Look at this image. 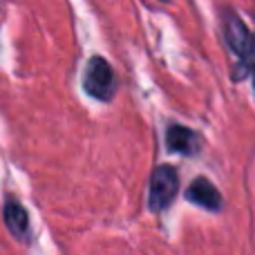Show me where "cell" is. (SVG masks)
<instances>
[{
    "mask_svg": "<svg viewBox=\"0 0 255 255\" xmlns=\"http://www.w3.org/2000/svg\"><path fill=\"white\" fill-rule=\"evenodd\" d=\"M83 88L90 97L99 99V101H110L112 99V94H115V72H112L110 63L106 58H90L88 67H85Z\"/></svg>",
    "mask_w": 255,
    "mask_h": 255,
    "instance_id": "obj_1",
    "label": "cell"
},
{
    "mask_svg": "<svg viewBox=\"0 0 255 255\" xmlns=\"http://www.w3.org/2000/svg\"><path fill=\"white\" fill-rule=\"evenodd\" d=\"M177 188H179L177 172L170 166H159L150 177V208L157 213L168 208L170 202L175 199Z\"/></svg>",
    "mask_w": 255,
    "mask_h": 255,
    "instance_id": "obj_2",
    "label": "cell"
},
{
    "mask_svg": "<svg viewBox=\"0 0 255 255\" xmlns=\"http://www.w3.org/2000/svg\"><path fill=\"white\" fill-rule=\"evenodd\" d=\"M188 199L197 206H204L208 211H220L222 208V197L217 188L206 179H195L193 186L188 188Z\"/></svg>",
    "mask_w": 255,
    "mask_h": 255,
    "instance_id": "obj_5",
    "label": "cell"
},
{
    "mask_svg": "<svg viewBox=\"0 0 255 255\" xmlns=\"http://www.w3.org/2000/svg\"><path fill=\"white\" fill-rule=\"evenodd\" d=\"M166 143L172 152H179V154H195L199 148V139L193 130L188 128H181V126H172L166 134Z\"/></svg>",
    "mask_w": 255,
    "mask_h": 255,
    "instance_id": "obj_6",
    "label": "cell"
},
{
    "mask_svg": "<svg viewBox=\"0 0 255 255\" xmlns=\"http://www.w3.org/2000/svg\"><path fill=\"white\" fill-rule=\"evenodd\" d=\"M226 38H229V45L233 47V52L242 58L244 63H251L253 56H255V40H253V34L247 29L240 18L231 16L226 18Z\"/></svg>",
    "mask_w": 255,
    "mask_h": 255,
    "instance_id": "obj_3",
    "label": "cell"
},
{
    "mask_svg": "<svg viewBox=\"0 0 255 255\" xmlns=\"http://www.w3.org/2000/svg\"><path fill=\"white\" fill-rule=\"evenodd\" d=\"M2 220L7 231L11 233V238H16L18 242H29V215H27L25 206L18 199L7 197L2 206Z\"/></svg>",
    "mask_w": 255,
    "mask_h": 255,
    "instance_id": "obj_4",
    "label": "cell"
}]
</instances>
